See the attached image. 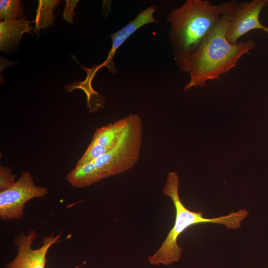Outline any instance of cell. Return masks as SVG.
<instances>
[{"label":"cell","instance_id":"7a4b0ae2","mask_svg":"<svg viewBox=\"0 0 268 268\" xmlns=\"http://www.w3.org/2000/svg\"><path fill=\"white\" fill-rule=\"evenodd\" d=\"M237 3L223 14L219 23L191 57L186 72L190 79L184 91L193 87H203L208 80H219L222 75L235 67L243 55L249 54L254 49L253 40L232 44L226 39V27L234 13Z\"/></svg>","mask_w":268,"mask_h":268},{"label":"cell","instance_id":"9c48e42d","mask_svg":"<svg viewBox=\"0 0 268 268\" xmlns=\"http://www.w3.org/2000/svg\"><path fill=\"white\" fill-rule=\"evenodd\" d=\"M158 7L151 5L143 10H141L134 19L111 35L112 43L111 49L106 60L101 64L97 66L98 70L103 67H106L111 73H115L116 69L113 59L117 50L138 29L147 24L158 22L153 16V14Z\"/></svg>","mask_w":268,"mask_h":268},{"label":"cell","instance_id":"8fae6325","mask_svg":"<svg viewBox=\"0 0 268 268\" xmlns=\"http://www.w3.org/2000/svg\"><path fill=\"white\" fill-rule=\"evenodd\" d=\"M81 67L87 72V76L84 80L74 81L70 85L65 86L66 91L69 92L75 89L83 90L87 96V106L90 111H94L98 107H101L103 103L102 97L96 92L92 87V81L98 70L97 66L88 68L81 65Z\"/></svg>","mask_w":268,"mask_h":268},{"label":"cell","instance_id":"2e32d148","mask_svg":"<svg viewBox=\"0 0 268 268\" xmlns=\"http://www.w3.org/2000/svg\"><path fill=\"white\" fill-rule=\"evenodd\" d=\"M267 1H268V0H267Z\"/></svg>","mask_w":268,"mask_h":268},{"label":"cell","instance_id":"52a82bcc","mask_svg":"<svg viewBox=\"0 0 268 268\" xmlns=\"http://www.w3.org/2000/svg\"><path fill=\"white\" fill-rule=\"evenodd\" d=\"M267 3V0L237 1L225 32L226 39L230 44L237 43L240 37L253 30L261 29L268 34V27L262 24L259 19L260 13Z\"/></svg>","mask_w":268,"mask_h":268},{"label":"cell","instance_id":"8992f818","mask_svg":"<svg viewBox=\"0 0 268 268\" xmlns=\"http://www.w3.org/2000/svg\"><path fill=\"white\" fill-rule=\"evenodd\" d=\"M37 238V233L32 230L27 234L20 232L14 238V243L17 253L5 268H45L46 256L50 248L60 241L61 235L54 236L51 234L43 237L42 245L36 249L32 248V244Z\"/></svg>","mask_w":268,"mask_h":268},{"label":"cell","instance_id":"5b68a950","mask_svg":"<svg viewBox=\"0 0 268 268\" xmlns=\"http://www.w3.org/2000/svg\"><path fill=\"white\" fill-rule=\"evenodd\" d=\"M49 189L37 186L29 171L23 172L15 183L0 192V218L9 221L22 218L25 204L34 198L46 196Z\"/></svg>","mask_w":268,"mask_h":268},{"label":"cell","instance_id":"5bb4252c","mask_svg":"<svg viewBox=\"0 0 268 268\" xmlns=\"http://www.w3.org/2000/svg\"><path fill=\"white\" fill-rule=\"evenodd\" d=\"M16 175L12 174L9 167L0 166V192L3 191L11 187L16 182Z\"/></svg>","mask_w":268,"mask_h":268},{"label":"cell","instance_id":"9a60e30c","mask_svg":"<svg viewBox=\"0 0 268 268\" xmlns=\"http://www.w3.org/2000/svg\"><path fill=\"white\" fill-rule=\"evenodd\" d=\"M66 4L64 8L63 18L68 23L71 24L73 22V16L74 12L73 9L76 7L78 0H66Z\"/></svg>","mask_w":268,"mask_h":268},{"label":"cell","instance_id":"30bf717a","mask_svg":"<svg viewBox=\"0 0 268 268\" xmlns=\"http://www.w3.org/2000/svg\"><path fill=\"white\" fill-rule=\"evenodd\" d=\"M33 21L25 18L3 21L0 22V50L8 52L18 46L23 34L32 33L33 27L30 25Z\"/></svg>","mask_w":268,"mask_h":268},{"label":"cell","instance_id":"ba28073f","mask_svg":"<svg viewBox=\"0 0 268 268\" xmlns=\"http://www.w3.org/2000/svg\"><path fill=\"white\" fill-rule=\"evenodd\" d=\"M130 114L107 125L98 128L84 154L75 166L91 161L112 149L118 143L126 129Z\"/></svg>","mask_w":268,"mask_h":268},{"label":"cell","instance_id":"7c38bea8","mask_svg":"<svg viewBox=\"0 0 268 268\" xmlns=\"http://www.w3.org/2000/svg\"><path fill=\"white\" fill-rule=\"evenodd\" d=\"M59 0H39L36 10L34 33L37 35L41 29H45L54 24V10L59 3Z\"/></svg>","mask_w":268,"mask_h":268},{"label":"cell","instance_id":"4fadbf2b","mask_svg":"<svg viewBox=\"0 0 268 268\" xmlns=\"http://www.w3.org/2000/svg\"><path fill=\"white\" fill-rule=\"evenodd\" d=\"M23 16L22 5L20 0H0V19L1 21L25 18Z\"/></svg>","mask_w":268,"mask_h":268},{"label":"cell","instance_id":"277c9868","mask_svg":"<svg viewBox=\"0 0 268 268\" xmlns=\"http://www.w3.org/2000/svg\"><path fill=\"white\" fill-rule=\"evenodd\" d=\"M128 126L118 144L111 150L87 162L96 182L125 172L137 163L142 144L143 126L141 118L130 114Z\"/></svg>","mask_w":268,"mask_h":268},{"label":"cell","instance_id":"3957f363","mask_svg":"<svg viewBox=\"0 0 268 268\" xmlns=\"http://www.w3.org/2000/svg\"><path fill=\"white\" fill-rule=\"evenodd\" d=\"M179 177L176 172L170 171L167 176L162 192L169 197L175 208L174 224L158 249L148 257L149 263L155 266L170 265L181 258L182 248L178 244V238L188 228L201 223H215L225 226L229 229H237L246 219L249 211L241 209L226 215L215 218H205L201 211H193L187 208L181 201L179 194Z\"/></svg>","mask_w":268,"mask_h":268},{"label":"cell","instance_id":"6da1fadb","mask_svg":"<svg viewBox=\"0 0 268 268\" xmlns=\"http://www.w3.org/2000/svg\"><path fill=\"white\" fill-rule=\"evenodd\" d=\"M237 1L213 4L208 0H187L172 10L167 17L170 25V45L179 69L187 72L189 61L211 32L224 13Z\"/></svg>","mask_w":268,"mask_h":268}]
</instances>
